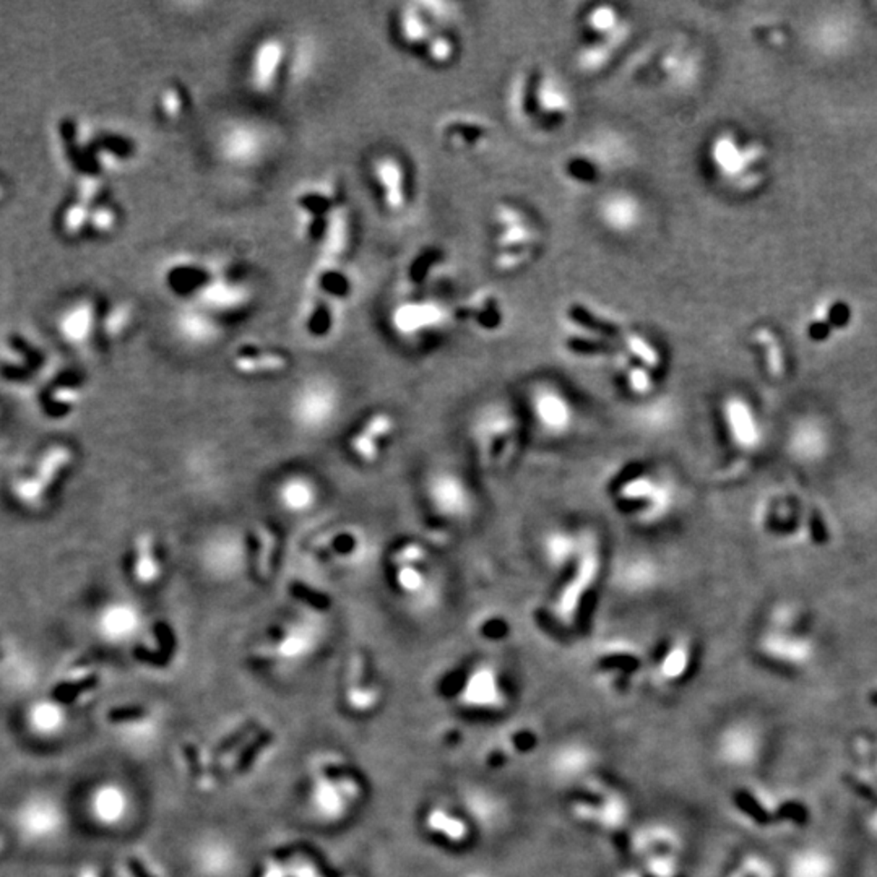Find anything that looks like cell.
I'll list each match as a JSON object with an SVG mask.
<instances>
[{"label": "cell", "mask_w": 877, "mask_h": 877, "mask_svg": "<svg viewBox=\"0 0 877 877\" xmlns=\"http://www.w3.org/2000/svg\"><path fill=\"white\" fill-rule=\"evenodd\" d=\"M603 498L625 527L642 535H658L680 520L688 491L668 462L639 457L609 470L603 480Z\"/></svg>", "instance_id": "obj_1"}, {"label": "cell", "mask_w": 877, "mask_h": 877, "mask_svg": "<svg viewBox=\"0 0 877 877\" xmlns=\"http://www.w3.org/2000/svg\"><path fill=\"white\" fill-rule=\"evenodd\" d=\"M608 572V543L596 527L574 558L546 574L549 585L533 608L538 627L556 641L580 637L592 621Z\"/></svg>", "instance_id": "obj_2"}, {"label": "cell", "mask_w": 877, "mask_h": 877, "mask_svg": "<svg viewBox=\"0 0 877 877\" xmlns=\"http://www.w3.org/2000/svg\"><path fill=\"white\" fill-rule=\"evenodd\" d=\"M522 410L512 396H491L468 406L462 443L476 478H502L514 472L529 445Z\"/></svg>", "instance_id": "obj_3"}, {"label": "cell", "mask_w": 877, "mask_h": 877, "mask_svg": "<svg viewBox=\"0 0 877 877\" xmlns=\"http://www.w3.org/2000/svg\"><path fill=\"white\" fill-rule=\"evenodd\" d=\"M529 429V441L562 445L577 437L585 421V406L562 380L535 376L515 394Z\"/></svg>", "instance_id": "obj_4"}, {"label": "cell", "mask_w": 877, "mask_h": 877, "mask_svg": "<svg viewBox=\"0 0 877 877\" xmlns=\"http://www.w3.org/2000/svg\"><path fill=\"white\" fill-rule=\"evenodd\" d=\"M427 510L445 535H465L481 522L484 500L476 474L470 468L435 465L423 480Z\"/></svg>", "instance_id": "obj_5"}, {"label": "cell", "mask_w": 877, "mask_h": 877, "mask_svg": "<svg viewBox=\"0 0 877 877\" xmlns=\"http://www.w3.org/2000/svg\"><path fill=\"white\" fill-rule=\"evenodd\" d=\"M798 616V609L788 603L768 613L756 639V652L764 662L788 672H803L815 663L817 643L796 624Z\"/></svg>", "instance_id": "obj_6"}, {"label": "cell", "mask_w": 877, "mask_h": 877, "mask_svg": "<svg viewBox=\"0 0 877 877\" xmlns=\"http://www.w3.org/2000/svg\"><path fill=\"white\" fill-rule=\"evenodd\" d=\"M345 202V194L335 179L300 186L292 194V220L300 241L317 251L333 216Z\"/></svg>", "instance_id": "obj_7"}, {"label": "cell", "mask_w": 877, "mask_h": 877, "mask_svg": "<svg viewBox=\"0 0 877 877\" xmlns=\"http://www.w3.org/2000/svg\"><path fill=\"white\" fill-rule=\"evenodd\" d=\"M717 426L728 451L739 457L759 453L766 443V424L759 408L743 392L731 390L715 406Z\"/></svg>", "instance_id": "obj_8"}, {"label": "cell", "mask_w": 877, "mask_h": 877, "mask_svg": "<svg viewBox=\"0 0 877 877\" xmlns=\"http://www.w3.org/2000/svg\"><path fill=\"white\" fill-rule=\"evenodd\" d=\"M764 150L758 142H746L731 130H721L709 145V163L720 181L738 192H749L760 181Z\"/></svg>", "instance_id": "obj_9"}, {"label": "cell", "mask_w": 877, "mask_h": 877, "mask_svg": "<svg viewBox=\"0 0 877 877\" xmlns=\"http://www.w3.org/2000/svg\"><path fill=\"white\" fill-rule=\"evenodd\" d=\"M462 707L494 711L509 701V678L502 662L494 656H476L451 678Z\"/></svg>", "instance_id": "obj_10"}, {"label": "cell", "mask_w": 877, "mask_h": 877, "mask_svg": "<svg viewBox=\"0 0 877 877\" xmlns=\"http://www.w3.org/2000/svg\"><path fill=\"white\" fill-rule=\"evenodd\" d=\"M431 551L419 541H406L392 553L398 590L424 608H437L443 603V580L431 567Z\"/></svg>", "instance_id": "obj_11"}, {"label": "cell", "mask_w": 877, "mask_h": 877, "mask_svg": "<svg viewBox=\"0 0 877 877\" xmlns=\"http://www.w3.org/2000/svg\"><path fill=\"white\" fill-rule=\"evenodd\" d=\"M255 285L247 277L244 267L233 259L223 257L214 281L206 286L192 306L205 310L216 319L243 316L257 300Z\"/></svg>", "instance_id": "obj_12"}, {"label": "cell", "mask_w": 877, "mask_h": 877, "mask_svg": "<svg viewBox=\"0 0 877 877\" xmlns=\"http://www.w3.org/2000/svg\"><path fill=\"white\" fill-rule=\"evenodd\" d=\"M292 43L281 33H267L255 41L245 63V85L253 95L272 98L291 73Z\"/></svg>", "instance_id": "obj_13"}, {"label": "cell", "mask_w": 877, "mask_h": 877, "mask_svg": "<svg viewBox=\"0 0 877 877\" xmlns=\"http://www.w3.org/2000/svg\"><path fill=\"white\" fill-rule=\"evenodd\" d=\"M764 729L756 720L735 719L720 728L713 741V756L731 774H749L766 754Z\"/></svg>", "instance_id": "obj_14"}, {"label": "cell", "mask_w": 877, "mask_h": 877, "mask_svg": "<svg viewBox=\"0 0 877 877\" xmlns=\"http://www.w3.org/2000/svg\"><path fill=\"white\" fill-rule=\"evenodd\" d=\"M269 132L251 119L224 122L214 137V153L224 167L249 171L262 165L270 153Z\"/></svg>", "instance_id": "obj_15"}, {"label": "cell", "mask_w": 877, "mask_h": 877, "mask_svg": "<svg viewBox=\"0 0 877 877\" xmlns=\"http://www.w3.org/2000/svg\"><path fill=\"white\" fill-rule=\"evenodd\" d=\"M699 645L688 631H672L662 637L647 656L645 672L658 688H676L696 670Z\"/></svg>", "instance_id": "obj_16"}, {"label": "cell", "mask_w": 877, "mask_h": 877, "mask_svg": "<svg viewBox=\"0 0 877 877\" xmlns=\"http://www.w3.org/2000/svg\"><path fill=\"white\" fill-rule=\"evenodd\" d=\"M218 257L195 253H175L163 262L159 270L161 288L181 304H192L218 272Z\"/></svg>", "instance_id": "obj_17"}, {"label": "cell", "mask_w": 877, "mask_h": 877, "mask_svg": "<svg viewBox=\"0 0 877 877\" xmlns=\"http://www.w3.org/2000/svg\"><path fill=\"white\" fill-rule=\"evenodd\" d=\"M457 322L455 312L435 300H406L394 308L390 324L405 340L439 338Z\"/></svg>", "instance_id": "obj_18"}, {"label": "cell", "mask_w": 877, "mask_h": 877, "mask_svg": "<svg viewBox=\"0 0 877 877\" xmlns=\"http://www.w3.org/2000/svg\"><path fill=\"white\" fill-rule=\"evenodd\" d=\"M492 253H538L541 230L527 210L512 202H499L491 212Z\"/></svg>", "instance_id": "obj_19"}, {"label": "cell", "mask_w": 877, "mask_h": 877, "mask_svg": "<svg viewBox=\"0 0 877 877\" xmlns=\"http://www.w3.org/2000/svg\"><path fill=\"white\" fill-rule=\"evenodd\" d=\"M369 171L382 210L392 216L405 214L411 202V176L404 159L384 151L372 159Z\"/></svg>", "instance_id": "obj_20"}, {"label": "cell", "mask_w": 877, "mask_h": 877, "mask_svg": "<svg viewBox=\"0 0 877 877\" xmlns=\"http://www.w3.org/2000/svg\"><path fill=\"white\" fill-rule=\"evenodd\" d=\"M574 98L567 85L554 71H533V120L535 126L556 129L569 120Z\"/></svg>", "instance_id": "obj_21"}, {"label": "cell", "mask_w": 877, "mask_h": 877, "mask_svg": "<svg viewBox=\"0 0 877 877\" xmlns=\"http://www.w3.org/2000/svg\"><path fill=\"white\" fill-rule=\"evenodd\" d=\"M595 214L601 226L611 234L631 236L643 224L645 205L633 190L611 189L596 200Z\"/></svg>", "instance_id": "obj_22"}, {"label": "cell", "mask_w": 877, "mask_h": 877, "mask_svg": "<svg viewBox=\"0 0 877 877\" xmlns=\"http://www.w3.org/2000/svg\"><path fill=\"white\" fill-rule=\"evenodd\" d=\"M443 4L413 2L400 5L396 14V36L404 48L421 52L427 41L441 32V22L449 14L441 12Z\"/></svg>", "instance_id": "obj_23"}, {"label": "cell", "mask_w": 877, "mask_h": 877, "mask_svg": "<svg viewBox=\"0 0 877 877\" xmlns=\"http://www.w3.org/2000/svg\"><path fill=\"white\" fill-rule=\"evenodd\" d=\"M832 449V434L827 424L817 416L807 415L791 424L786 435V451L799 465H817Z\"/></svg>", "instance_id": "obj_24"}, {"label": "cell", "mask_w": 877, "mask_h": 877, "mask_svg": "<svg viewBox=\"0 0 877 877\" xmlns=\"http://www.w3.org/2000/svg\"><path fill=\"white\" fill-rule=\"evenodd\" d=\"M437 137L449 150L473 153L490 145L492 127L476 116L452 114L437 124Z\"/></svg>", "instance_id": "obj_25"}, {"label": "cell", "mask_w": 877, "mask_h": 877, "mask_svg": "<svg viewBox=\"0 0 877 877\" xmlns=\"http://www.w3.org/2000/svg\"><path fill=\"white\" fill-rule=\"evenodd\" d=\"M609 363L617 390L631 402H647L662 388V376L650 371L642 364L635 363L621 349H617L616 355L609 359Z\"/></svg>", "instance_id": "obj_26"}, {"label": "cell", "mask_w": 877, "mask_h": 877, "mask_svg": "<svg viewBox=\"0 0 877 877\" xmlns=\"http://www.w3.org/2000/svg\"><path fill=\"white\" fill-rule=\"evenodd\" d=\"M306 291L343 306L355 294L356 280L347 262L316 261L306 280Z\"/></svg>", "instance_id": "obj_27"}, {"label": "cell", "mask_w": 877, "mask_h": 877, "mask_svg": "<svg viewBox=\"0 0 877 877\" xmlns=\"http://www.w3.org/2000/svg\"><path fill=\"white\" fill-rule=\"evenodd\" d=\"M837 854L822 844H805L795 848L783 866V877H838Z\"/></svg>", "instance_id": "obj_28"}, {"label": "cell", "mask_w": 877, "mask_h": 877, "mask_svg": "<svg viewBox=\"0 0 877 877\" xmlns=\"http://www.w3.org/2000/svg\"><path fill=\"white\" fill-rule=\"evenodd\" d=\"M457 322L470 324L478 332L496 333L504 327L506 312L496 292L478 291L470 300L453 309Z\"/></svg>", "instance_id": "obj_29"}, {"label": "cell", "mask_w": 877, "mask_h": 877, "mask_svg": "<svg viewBox=\"0 0 877 877\" xmlns=\"http://www.w3.org/2000/svg\"><path fill=\"white\" fill-rule=\"evenodd\" d=\"M633 24H625L616 34L605 40H588L577 49L574 62L584 75H596L616 59L619 51L631 40Z\"/></svg>", "instance_id": "obj_30"}, {"label": "cell", "mask_w": 877, "mask_h": 877, "mask_svg": "<svg viewBox=\"0 0 877 877\" xmlns=\"http://www.w3.org/2000/svg\"><path fill=\"white\" fill-rule=\"evenodd\" d=\"M355 214L348 202L338 208L330 222L324 239L317 247V261L347 262L355 244Z\"/></svg>", "instance_id": "obj_31"}, {"label": "cell", "mask_w": 877, "mask_h": 877, "mask_svg": "<svg viewBox=\"0 0 877 877\" xmlns=\"http://www.w3.org/2000/svg\"><path fill=\"white\" fill-rule=\"evenodd\" d=\"M341 304L306 291L300 308L302 329L317 338L330 337L340 322Z\"/></svg>", "instance_id": "obj_32"}, {"label": "cell", "mask_w": 877, "mask_h": 877, "mask_svg": "<svg viewBox=\"0 0 877 877\" xmlns=\"http://www.w3.org/2000/svg\"><path fill=\"white\" fill-rule=\"evenodd\" d=\"M71 452L65 447H57L49 451L38 465L36 476H30L26 480L18 482V496H22L24 500L36 502L38 499L44 498L49 490L56 484L57 478L61 476L63 468L71 463Z\"/></svg>", "instance_id": "obj_33"}, {"label": "cell", "mask_w": 877, "mask_h": 877, "mask_svg": "<svg viewBox=\"0 0 877 877\" xmlns=\"http://www.w3.org/2000/svg\"><path fill=\"white\" fill-rule=\"evenodd\" d=\"M176 332L181 335L182 338L194 345H208L212 341L218 340L222 335V320L208 314L205 310L192 306V304H182L175 316Z\"/></svg>", "instance_id": "obj_34"}, {"label": "cell", "mask_w": 877, "mask_h": 877, "mask_svg": "<svg viewBox=\"0 0 877 877\" xmlns=\"http://www.w3.org/2000/svg\"><path fill=\"white\" fill-rule=\"evenodd\" d=\"M566 320L569 327L584 330V332L595 333L609 340H621L623 333L625 332L623 325L616 322L615 319L601 314L600 310L576 300L570 302L566 309Z\"/></svg>", "instance_id": "obj_35"}, {"label": "cell", "mask_w": 877, "mask_h": 877, "mask_svg": "<svg viewBox=\"0 0 877 877\" xmlns=\"http://www.w3.org/2000/svg\"><path fill=\"white\" fill-rule=\"evenodd\" d=\"M619 349L637 364L648 367L663 377L666 371V356L663 348L647 333L639 330H625L619 340Z\"/></svg>", "instance_id": "obj_36"}, {"label": "cell", "mask_w": 877, "mask_h": 877, "mask_svg": "<svg viewBox=\"0 0 877 877\" xmlns=\"http://www.w3.org/2000/svg\"><path fill=\"white\" fill-rule=\"evenodd\" d=\"M562 347L578 359H611L619 349V341L609 340L595 333L584 332L574 327H567L562 333Z\"/></svg>", "instance_id": "obj_37"}, {"label": "cell", "mask_w": 877, "mask_h": 877, "mask_svg": "<svg viewBox=\"0 0 877 877\" xmlns=\"http://www.w3.org/2000/svg\"><path fill=\"white\" fill-rule=\"evenodd\" d=\"M190 106L192 100L189 90L177 80H171L161 85L155 96V111L158 114L159 120L167 126H176L187 118Z\"/></svg>", "instance_id": "obj_38"}, {"label": "cell", "mask_w": 877, "mask_h": 877, "mask_svg": "<svg viewBox=\"0 0 877 877\" xmlns=\"http://www.w3.org/2000/svg\"><path fill=\"white\" fill-rule=\"evenodd\" d=\"M561 173L566 181L578 187H593L605 177V165L592 151L577 150L564 157Z\"/></svg>", "instance_id": "obj_39"}, {"label": "cell", "mask_w": 877, "mask_h": 877, "mask_svg": "<svg viewBox=\"0 0 877 877\" xmlns=\"http://www.w3.org/2000/svg\"><path fill=\"white\" fill-rule=\"evenodd\" d=\"M621 10L611 4H596L588 8L582 16V30L588 40H605L616 34L625 24H629Z\"/></svg>", "instance_id": "obj_40"}, {"label": "cell", "mask_w": 877, "mask_h": 877, "mask_svg": "<svg viewBox=\"0 0 877 877\" xmlns=\"http://www.w3.org/2000/svg\"><path fill=\"white\" fill-rule=\"evenodd\" d=\"M507 106L510 116L525 126H535L533 120V71L515 73L507 88Z\"/></svg>", "instance_id": "obj_41"}, {"label": "cell", "mask_w": 877, "mask_h": 877, "mask_svg": "<svg viewBox=\"0 0 877 877\" xmlns=\"http://www.w3.org/2000/svg\"><path fill=\"white\" fill-rule=\"evenodd\" d=\"M233 366L241 374H261V372L285 371L288 357L278 351H265L261 348L239 349L233 359Z\"/></svg>", "instance_id": "obj_42"}, {"label": "cell", "mask_w": 877, "mask_h": 877, "mask_svg": "<svg viewBox=\"0 0 877 877\" xmlns=\"http://www.w3.org/2000/svg\"><path fill=\"white\" fill-rule=\"evenodd\" d=\"M692 57L686 49L672 46L664 49L656 59V75L668 83H682L684 80L692 79Z\"/></svg>", "instance_id": "obj_43"}, {"label": "cell", "mask_w": 877, "mask_h": 877, "mask_svg": "<svg viewBox=\"0 0 877 877\" xmlns=\"http://www.w3.org/2000/svg\"><path fill=\"white\" fill-rule=\"evenodd\" d=\"M443 262V249H439V247H426V249H423L418 255H415L411 259L408 267H406V272H405L406 283L413 290L426 285L427 280L431 278V275L434 272H437V269L441 267Z\"/></svg>", "instance_id": "obj_44"}, {"label": "cell", "mask_w": 877, "mask_h": 877, "mask_svg": "<svg viewBox=\"0 0 877 877\" xmlns=\"http://www.w3.org/2000/svg\"><path fill=\"white\" fill-rule=\"evenodd\" d=\"M459 48L457 41L452 36L451 33L437 32L431 40L427 41L426 46L419 52L423 59L433 67H445L453 62L457 57Z\"/></svg>", "instance_id": "obj_45"}, {"label": "cell", "mask_w": 877, "mask_h": 877, "mask_svg": "<svg viewBox=\"0 0 877 877\" xmlns=\"http://www.w3.org/2000/svg\"><path fill=\"white\" fill-rule=\"evenodd\" d=\"M159 576V566L155 556L153 539L150 535H142L137 539V558H135V577L142 584H153Z\"/></svg>", "instance_id": "obj_46"}, {"label": "cell", "mask_w": 877, "mask_h": 877, "mask_svg": "<svg viewBox=\"0 0 877 877\" xmlns=\"http://www.w3.org/2000/svg\"><path fill=\"white\" fill-rule=\"evenodd\" d=\"M96 312L91 302H81L77 308L71 310V314L65 320V333L71 341H85L88 335L93 330L95 325Z\"/></svg>", "instance_id": "obj_47"}, {"label": "cell", "mask_w": 877, "mask_h": 877, "mask_svg": "<svg viewBox=\"0 0 877 877\" xmlns=\"http://www.w3.org/2000/svg\"><path fill=\"white\" fill-rule=\"evenodd\" d=\"M134 317V308L129 302H119L104 319V330L110 337H119L126 332Z\"/></svg>", "instance_id": "obj_48"}, {"label": "cell", "mask_w": 877, "mask_h": 877, "mask_svg": "<svg viewBox=\"0 0 877 877\" xmlns=\"http://www.w3.org/2000/svg\"><path fill=\"white\" fill-rule=\"evenodd\" d=\"M120 222V214L114 205H98L90 214V223L88 226L98 234H110L118 228Z\"/></svg>", "instance_id": "obj_49"}, {"label": "cell", "mask_w": 877, "mask_h": 877, "mask_svg": "<svg viewBox=\"0 0 877 877\" xmlns=\"http://www.w3.org/2000/svg\"><path fill=\"white\" fill-rule=\"evenodd\" d=\"M283 500H285L288 509L304 510L314 500V494H312L308 482L304 484L300 481H292L283 491Z\"/></svg>", "instance_id": "obj_50"}, {"label": "cell", "mask_w": 877, "mask_h": 877, "mask_svg": "<svg viewBox=\"0 0 877 877\" xmlns=\"http://www.w3.org/2000/svg\"><path fill=\"white\" fill-rule=\"evenodd\" d=\"M363 431L366 434L371 435L372 439H376L377 443L382 439L386 441L388 435L396 431V421L387 413H377L366 421Z\"/></svg>", "instance_id": "obj_51"}, {"label": "cell", "mask_w": 877, "mask_h": 877, "mask_svg": "<svg viewBox=\"0 0 877 877\" xmlns=\"http://www.w3.org/2000/svg\"><path fill=\"white\" fill-rule=\"evenodd\" d=\"M351 449L355 451L359 459L367 462V463H372V462L379 459V443L376 439H372L371 435L366 434L364 431H361L359 434L353 435Z\"/></svg>", "instance_id": "obj_52"}, {"label": "cell", "mask_w": 877, "mask_h": 877, "mask_svg": "<svg viewBox=\"0 0 877 877\" xmlns=\"http://www.w3.org/2000/svg\"><path fill=\"white\" fill-rule=\"evenodd\" d=\"M259 541H261V549H259V572H261L262 577H267L270 574V566H272V556H273V549H275V537L273 533L267 529H259Z\"/></svg>", "instance_id": "obj_53"}, {"label": "cell", "mask_w": 877, "mask_h": 877, "mask_svg": "<svg viewBox=\"0 0 877 877\" xmlns=\"http://www.w3.org/2000/svg\"><path fill=\"white\" fill-rule=\"evenodd\" d=\"M106 627L110 629V633L114 634H126L134 627L135 624V615L127 608H112L110 609V615L106 616Z\"/></svg>", "instance_id": "obj_54"}, {"label": "cell", "mask_w": 877, "mask_h": 877, "mask_svg": "<svg viewBox=\"0 0 877 877\" xmlns=\"http://www.w3.org/2000/svg\"><path fill=\"white\" fill-rule=\"evenodd\" d=\"M93 684H95V680H85L81 681V682H73V684H71V682H69V684H61V686H57V688L54 689L52 697L56 699L57 702L69 703L71 702L73 699H77L80 692L87 691V689L91 688Z\"/></svg>", "instance_id": "obj_55"}, {"label": "cell", "mask_w": 877, "mask_h": 877, "mask_svg": "<svg viewBox=\"0 0 877 877\" xmlns=\"http://www.w3.org/2000/svg\"><path fill=\"white\" fill-rule=\"evenodd\" d=\"M870 827L877 835V809L872 811V815H870Z\"/></svg>", "instance_id": "obj_56"}]
</instances>
